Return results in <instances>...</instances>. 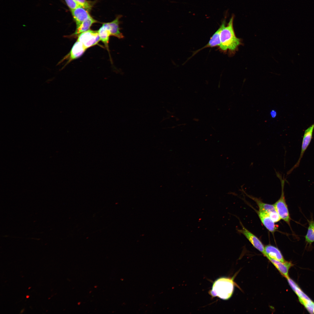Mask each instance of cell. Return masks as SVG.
<instances>
[{
  "label": "cell",
  "mask_w": 314,
  "mask_h": 314,
  "mask_svg": "<svg viewBox=\"0 0 314 314\" xmlns=\"http://www.w3.org/2000/svg\"><path fill=\"white\" fill-rule=\"evenodd\" d=\"M234 16L231 17L229 23L226 24L223 21L221 25L220 32V44L219 49L221 51L234 53L242 44V40L237 38L233 27Z\"/></svg>",
  "instance_id": "1"
},
{
  "label": "cell",
  "mask_w": 314,
  "mask_h": 314,
  "mask_svg": "<svg viewBox=\"0 0 314 314\" xmlns=\"http://www.w3.org/2000/svg\"><path fill=\"white\" fill-rule=\"evenodd\" d=\"M234 288V283L232 279L222 277L214 282L209 294L213 297H217L226 300L232 296Z\"/></svg>",
  "instance_id": "2"
},
{
  "label": "cell",
  "mask_w": 314,
  "mask_h": 314,
  "mask_svg": "<svg viewBox=\"0 0 314 314\" xmlns=\"http://www.w3.org/2000/svg\"><path fill=\"white\" fill-rule=\"evenodd\" d=\"M277 176L280 179L281 183V192L279 199L274 204L275 209L281 219H282L290 226V217L286 202L284 192L285 179L281 174L276 172Z\"/></svg>",
  "instance_id": "3"
},
{
  "label": "cell",
  "mask_w": 314,
  "mask_h": 314,
  "mask_svg": "<svg viewBox=\"0 0 314 314\" xmlns=\"http://www.w3.org/2000/svg\"><path fill=\"white\" fill-rule=\"evenodd\" d=\"M77 41L88 49L97 44L100 40L98 31L89 30L79 34Z\"/></svg>",
  "instance_id": "4"
},
{
  "label": "cell",
  "mask_w": 314,
  "mask_h": 314,
  "mask_svg": "<svg viewBox=\"0 0 314 314\" xmlns=\"http://www.w3.org/2000/svg\"><path fill=\"white\" fill-rule=\"evenodd\" d=\"M314 129V124H313L305 131L303 138L299 157L295 164L287 172L288 175L290 174L295 169L299 166L301 160L311 142Z\"/></svg>",
  "instance_id": "5"
},
{
  "label": "cell",
  "mask_w": 314,
  "mask_h": 314,
  "mask_svg": "<svg viewBox=\"0 0 314 314\" xmlns=\"http://www.w3.org/2000/svg\"><path fill=\"white\" fill-rule=\"evenodd\" d=\"M87 49L82 43L77 41L73 46L70 52L58 63H61L65 60H68L66 65L73 60L80 57Z\"/></svg>",
  "instance_id": "6"
},
{
  "label": "cell",
  "mask_w": 314,
  "mask_h": 314,
  "mask_svg": "<svg viewBox=\"0 0 314 314\" xmlns=\"http://www.w3.org/2000/svg\"><path fill=\"white\" fill-rule=\"evenodd\" d=\"M242 228L238 230L239 232L243 234L255 248L265 256V247L261 241L242 224Z\"/></svg>",
  "instance_id": "7"
},
{
  "label": "cell",
  "mask_w": 314,
  "mask_h": 314,
  "mask_svg": "<svg viewBox=\"0 0 314 314\" xmlns=\"http://www.w3.org/2000/svg\"><path fill=\"white\" fill-rule=\"evenodd\" d=\"M121 17V15H119L113 21L103 24L109 30L111 36H114L119 39L124 37L120 31V28L119 27V19Z\"/></svg>",
  "instance_id": "8"
},
{
  "label": "cell",
  "mask_w": 314,
  "mask_h": 314,
  "mask_svg": "<svg viewBox=\"0 0 314 314\" xmlns=\"http://www.w3.org/2000/svg\"><path fill=\"white\" fill-rule=\"evenodd\" d=\"M71 11L76 22V27L85 20L91 17L89 11L81 6L71 10Z\"/></svg>",
  "instance_id": "9"
},
{
  "label": "cell",
  "mask_w": 314,
  "mask_h": 314,
  "mask_svg": "<svg viewBox=\"0 0 314 314\" xmlns=\"http://www.w3.org/2000/svg\"><path fill=\"white\" fill-rule=\"evenodd\" d=\"M257 213L262 224L269 231L272 233L276 231V226L268 214L260 210Z\"/></svg>",
  "instance_id": "10"
},
{
  "label": "cell",
  "mask_w": 314,
  "mask_h": 314,
  "mask_svg": "<svg viewBox=\"0 0 314 314\" xmlns=\"http://www.w3.org/2000/svg\"><path fill=\"white\" fill-rule=\"evenodd\" d=\"M265 256L267 258L277 260L282 262L286 261L280 250L275 247L269 245L265 247Z\"/></svg>",
  "instance_id": "11"
},
{
  "label": "cell",
  "mask_w": 314,
  "mask_h": 314,
  "mask_svg": "<svg viewBox=\"0 0 314 314\" xmlns=\"http://www.w3.org/2000/svg\"><path fill=\"white\" fill-rule=\"evenodd\" d=\"M279 270L281 274L286 279L288 278V271L290 268L293 265L291 262L285 261L282 262L270 258H267Z\"/></svg>",
  "instance_id": "12"
},
{
  "label": "cell",
  "mask_w": 314,
  "mask_h": 314,
  "mask_svg": "<svg viewBox=\"0 0 314 314\" xmlns=\"http://www.w3.org/2000/svg\"><path fill=\"white\" fill-rule=\"evenodd\" d=\"M243 191L248 197L254 201L258 206L259 210L267 213L269 215L273 212L276 211L274 204H270L263 202L260 199L249 195Z\"/></svg>",
  "instance_id": "13"
},
{
  "label": "cell",
  "mask_w": 314,
  "mask_h": 314,
  "mask_svg": "<svg viewBox=\"0 0 314 314\" xmlns=\"http://www.w3.org/2000/svg\"><path fill=\"white\" fill-rule=\"evenodd\" d=\"M288 282L293 291L298 297L300 303L310 301V299L299 288L297 284L292 279L288 277L287 279Z\"/></svg>",
  "instance_id": "14"
},
{
  "label": "cell",
  "mask_w": 314,
  "mask_h": 314,
  "mask_svg": "<svg viewBox=\"0 0 314 314\" xmlns=\"http://www.w3.org/2000/svg\"><path fill=\"white\" fill-rule=\"evenodd\" d=\"M97 22V21L91 17L88 18L76 27V31L73 34L74 35H78L83 32L90 30L92 24Z\"/></svg>",
  "instance_id": "15"
},
{
  "label": "cell",
  "mask_w": 314,
  "mask_h": 314,
  "mask_svg": "<svg viewBox=\"0 0 314 314\" xmlns=\"http://www.w3.org/2000/svg\"><path fill=\"white\" fill-rule=\"evenodd\" d=\"M221 30L220 26L211 37L208 43L201 49L199 51L204 48L208 47H219L220 44V32Z\"/></svg>",
  "instance_id": "16"
},
{
  "label": "cell",
  "mask_w": 314,
  "mask_h": 314,
  "mask_svg": "<svg viewBox=\"0 0 314 314\" xmlns=\"http://www.w3.org/2000/svg\"><path fill=\"white\" fill-rule=\"evenodd\" d=\"M98 31L100 41L104 44L105 47L109 51L108 43L110 33L109 30L103 24Z\"/></svg>",
  "instance_id": "17"
},
{
  "label": "cell",
  "mask_w": 314,
  "mask_h": 314,
  "mask_svg": "<svg viewBox=\"0 0 314 314\" xmlns=\"http://www.w3.org/2000/svg\"><path fill=\"white\" fill-rule=\"evenodd\" d=\"M308 222L309 226L305 239L307 243L311 244L314 242V221L311 219Z\"/></svg>",
  "instance_id": "18"
},
{
  "label": "cell",
  "mask_w": 314,
  "mask_h": 314,
  "mask_svg": "<svg viewBox=\"0 0 314 314\" xmlns=\"http://www.w3.org/2000/svg\"><path fill=\"white\" fill-rule=\"evenodd\" d=\"M79 5L85 8L88 11L91 9L92 6L91 3L87 0H74Z\"/></svg>",
  "instance_id": "19"
},
{
  "label": "cell",
  "mask_w": 314,
  "mask_h": 314,
  "mask_svg": "<svg viewBox=\"0 0 314 314\" xmlns=\"http://www.w3.org/2000/svg\"><path fill=\"white\" fill-rule=\"evenodd\" d=\"M65 0L70 10L74 9L80 6L74 0Z\"/></svg>",
  "instance_id": "20"
},
{
  "label": "cell",
  "mask_w": 314,
  "mask_h": 314,
  "mask_svg": "<svg viewBox=\"0 0 314 314\" xmlns=\"http://www.w3.org/2000/svg\"><path fill=\"white\" fill-rule=\"evenodd\" d=\"M270 115L272 117L275 118L277 115V112L275 110H272L270 112Z\"/></svg>",
  "instance_id": "21"
},
{
  "label": "cell",
  "mask_w": 314,
  "mask_h": 314,
  "mask_svg": "<svg viewBox=\"0 0 314 314\" xmlns=\"http://www.w3.org/2000/svg\"><path fill=\"white\" fill-rule=\"evenodd\" d=\"M24 309H23V310H22V311H21V313H22V312H23L24 311Z\"/></svg>",
  "instance_id": "22"
},
{
  "label": "cell",
  "mask_w": 314,
  "mask_h": 314,
  "mask_svg": "<svg viewBox=\"0 0 314 314\" xmlns=\"http://www.w3.org/2000/svg\"><path fill=\"white\" fill-rule=\"evenodd\" d=\"M29 297V296H28V295H27V296H26V298H28Z\"/></svg>",
  "instance_id": "23"
},
{
  "label": "cell",
  "mask_w": 314,
  "mask_h": 314,
  "mask_svg": "<svg viewBox=\"0 0 314 314\" xmlns=\"http://www.w3.org/2000/svg\"><path fill=\"white\" fill-rule=\"evenodd\" d=\"M313 313H314V309H313Z\"/></svg>",
  "instance_id": "24"
}]
</instances>
